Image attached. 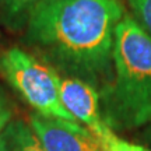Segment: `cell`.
I'll use <instances>...</instances> for the list:
<instances>
[{
  "label": "cell",
  "instance_id": "obj_1",
  "mask_svg": "<svg viewBox=\"0 0 151 151\" xmlns=\"http://www.w3.org/2000/svg\"><path fill=\"white\" fill-rule=\"evenodd\" d=\"M120 0H41L25 24V41L45 63L102 92L112 81Z\"/></svg>",
  "mask_w": 151,
  "mask_h": 151
},
{
  "label": "cell",
  "instance_id": "obj_2",
  "mask_svg": "<svg viewBox=\"0 0 151 151\" xmlns=\"http://www.w3.org/2000/svg\"><path fill=\"white\" fill-rule=\"evenodd\" d=\"M112 81L101 92L105 123L115 132L151 123V38L124 14L115 31Z\"/></svg>",
  "mask_w": 151,
  "mask_h": 151
},
{
  "label": "cell",
  "instance_id": "obj_3",
  "mask_svg": "<svg viewBox=\"0 0 151 151\" xmlns=\"http://www.w3.org/2000/svg\"><path fill=\"white\" fill-rule=\"evenodd\" d=\"M0 76L35 113L76 122L60 99L62 76L42 59L21 48H9L0 53Z\"/></svg>",
  "mask_w": 151,
  "mask_h": 151
},
{
  "label": "cell",
  "instance_id": "obj_4",
  "mask_svg": "<svg viewBox=\"0 0 151 151\" xmlns=\"http://www.w3.org/2000/svg\"><path fill=\"white\" fill-rule=\"evenodd\" d=\"M28 123L45 151H101L97 137L77 122L32 113Z\"/></svg>",
  "mask_w": 151,
  "mask_h": 151
},
{
  "label": "cell",
  "instance_id": "obj_5",
  "mask_svg": "<svg viewBox=\"0 0 151 151\" xmlns=\"http://www.w3.org/2000/svg\"><path fill=\"white\" fill-rule=\"evenodd\" d=\"M60 99L76 122L87 127L97 139L112 130L104 120L101 92L90 83L63 76L60 80Z\"/></svg>",
  "mask_w": 151,
  "mask_h": 151
},
{
  "label": "cell",
  "instance_id": "obj_6",
  "mask_svg": "<svg viewBox=\"0 0 151 151\" xmlns=\"http://www.w3.org/2000/svg\"><path fill=\"white\" fill-rule=\"evenodd\" d=\"M0 151H45L29 123L13 120L0 134Z\"/></svg>",
  "mask_w": 151,
  "mask_h": 151
},
{
  "label": "cell",
  "instance_id": "obj_7",
  "mask_svg": "<svg viewBox=\"0 0 151 151\" xmlns=\"http://www.w3.org/2000/svg\"><path fill=\"white\" fill-rule=\"evenodd\" d=\"M41 0H0V16L9 27L21 28Z\"/></svg>",
  "mask_w": 151,
  "mask_h": 151
},
{
  "label": "cell",
  "instance_id": "obj_8",
  "mask_svg": "<svg viewBox=\"0 0 151 151\" xmlns=\"http://www.w3.org/2000/svg\"><path fill=\"white\" fill-rule=\"evenodd\" d=\"M98 141L101 146V151H151L150 148L141 144H136V143L120 139L119 136L115 134L113 130L99 137Z\"/></svg>",
  "mask_w": 151,
  "mask_h": 151
},
{
  "label": "cell",
  "instance_id": "obj_9",
  "mask_svg": "<svg viewBox=\"0 0 151 151\" xmlns=\"http://www.w3.org/2000/svg\"><path fill=\"white\" fill-rule=\"evenodd\" d=\"M133 18L151 38V0H127Z\"/></svg>",
  "mask_w": 151,
  "mask_h": 151
},
{
  "label": "cell",
  "instance_id": "obj_10",
  "mask_svg": "<svg viewBox=\"0 0 151 151\" xmlns=\"http://www.w3.org/2000/svg\"><path fill=\"white\" fill-rule=\"evenodd\" d=\"M13 116H14V106L4 90L0 87V134L14 120Z\"/></svg>",
  "mask_w": 151,
  "mask_h": 151
},
{
  "label": "cell",
  "instance_id": "obj_11",
  "mask_svg": "<svg viewBox=\"0 0 151 151\" xmlns=\"http://www.w3.org/2000/svg\"><path fill=\"white\" fill-rule=\"evenodd\" d=\"M144 137H146V141L151 146V123L148 124V127H147V132L144 133Z\"/></svg>",
  "mask_w": 151,
  "mask_h": 151
}]
</instances>
